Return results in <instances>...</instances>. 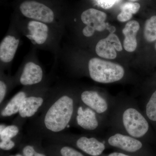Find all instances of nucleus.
<instances>
[{"mask_svg": "<svg viewBox=\"0 0 156 156\" xmlns=\"http://www.w3.org/2000/svg\"><path fill=\"white\" fill-rule=\"evenodd\" d=\"M73 112V101L67 95L60 97L48 110L44 124L48 130L59 132L64 130L69 124Z\"/></svg>", "mask_w": 156, "mask_h": 156, "instance_id": "f257e3e1", "label": "nucleus"}, {"mask_svg": "<svg viewBox=\"0 0 156 156\" xmlns=\"http://www.w3.org/2000/svg\"><path fill=\"white\" fill-rule=\"evenodd\" d=\"M89 75L93 80L109 83L121 80L125 74L122 66L96 57L90 58L88 62Z\"/></svg>", "mask_w": 156, "mask_h": 156, "instance_id": "f03ea898", "label": "nucleus"}, {"mask_svg": "<svg viewBox=\"0 0 156 156\" xmlns=\"http://www.w3.org/2000/svg\"><path fill=\"white\" fill-rule=\"evenodd\" d=\"M23 16L32 20H37L55 26L54 12L48 6L37 1L27 0L23 2L19 7Z\"/></svg>", "mask_w": 156, "mask_h": 156, "instance_id": "7ed1b4c3", "label": "nucleus"}, {"mask_svg": "<svg viewBox=\"0 0 156 156\" xmlns=\"http://www.w3.org/2000/svg\"><path fill=\"white\" fill-rule=\"evenodd\" d=\"M23 27L24 35L34 45L46 46L53 39V26L30 19L27 23H24Z\"/></svg>", "mask_w": 156, "mask_h": 156, "instance_id": "20e7f679", "label": "nucleus"}, {"mask_svg": "<svg viewBox=\"0 0 156 156\" xmlns=\"http://www.w3.org/2000/svg\"><path fill=\"white\" fill-rule=\"evenodd\" d=\"M123 122L128 134L134 137H141L145 135L148 130L147 121L135 109L128 108L124 112Z\"/></svg>", "mask_w": 156, "mask_h": 156, "instance_id": "39448f33", "label": "nucleus"}, {"mask_svg": "<svg viewBox=\"0 0 156 156\" xmlns=\"http://www.w3.org/2000/svg\"><path fill=\"white\" fill-rule=\"evenodd\" d=\"M122 50L119 37L114 34L111 33L104 39L100 40L95 46V53L99 57L107 59H114L117 56L116 50Z\"/></svg>", "mask_w": 156, "mask_h": 156, "instance_id": "423d86ee", "label": "nucleus"}, {"mask_svg": "<svg viewBox=\"0 0 156 156\" xmlns=\"http://www.w3.org/2000/svg\"><path fill=\"white\" fill-rule=\"evenodd\" d=\"M107 15L105 13L94 9H89L84 11L81 15V20L85 26L95 29V31L101 32L106 28L105 21Z\"/></svg>", "mask_w": 156, "mask_h": 156, "instance_id": "0eeeda50", "label": "nucleus"}, {"mask_svg": "<svg viewBox=\"0 0 156 156\" xmlns=\"http://www.w3.org/2000/svg\"><path fill=\"white\" fill-rule=\"evenodd\" d=\"M20 39L16 34H10L4 37L0 44V60L4 63L12 61L19 46Z\"/></svg>", "mask_w": 156, "mask_h": 156, "instance_id": "6e6552de", "label": "nucleus"}, {"mask_svg": "<svg viewBox=\"0 0 156 156\" xmlns=\"http://www.w3.org/2000/svg\"><path fill=\"white\" fill-rule=\"evenodd\" d=\"M43 77L41 67L36 62L29 61L24 65L20 78V82L23 86H31L40 83Z\"/></svg>", "mask_w": 156, "mask_h": 156, "instance_id": "1a4fd4ad", "label": "nucleus"}, {"mask_svg": "<svg viewBox=\"0 0 156 156\" xmlns=\"http://www.w3.org/2000/svg\"><path fill=\"white\" fill-rule=\"evenodd\" d=\"M108 141L111 145L130 152L139 150L142 146V143L137 140L120 134L111 136Z\"/></svg>", "mask_w": 156, "mask_h": 156, "instance_id": "9d476101", "label": "nucleus"}, {"mask_svg": "<svg viewBox=\"0 0 156 156\" xmlns=\"http://www.w3.org/2000/svg\"><path fill=\"white\" fill-rule=\"evenodd\" d=\"M140 24L136 20H131L126 23L122 33L125 35L124 48L128 52H134L137 47L136 34L139 30Z\"/></svg>", "mask_w": 156, "mask_h": 156, "instance_id": "9b49d317", "label": "nucleus"}, {"mask_svg": "<svg viewBox=\"0 0 156 156\" xmlns=\"http://www.w3.org/2000/svg\"><path fill=\"white\" fill-rule=\"evenodd\" d=\"M81 99L86 105L93 109L98 113H102L107 109V104L97 92L86 91L81 94Z\"/></svg>", "mask_w": 156, "mask_h": 156, "instance_id": "f8f14e48", "label": "nucleus"}, {"mask_svg": "<svg viewBox=\"0 0 156 156\" xmlns=\"http://www.w3.org/2000/svg\"><path fill=\"white\" fill-rule=\"evenodd\" d=\"M76 144L79 148L93 156L99 155L105 149L103 143L93 137L89 138L83 136L78 140Z\"/></svg>", "mask_w": 156, "mask_h": 156, "instance_id": "ddd939ff", "label": "nucleus"}, {"mask_svg": "<svg viewBox=\"0 0 156 156\" xmlns=\"http://www.w3.org/2000/svg\"><path fill=\"white\" fill-rule=\"evenodd\" d=\"M77 116L78 124L84 129L93 130L98 126L95 113L89 108L83 110L82 107L78 109Z\"/></svg>", "mask_w": 156, "mask_h": 156, "instance_id": "4468645a", "label": "nucleus"}, {"mask_svg": "<svg viewBox=\"0 0 156 156\" xmlns=\"http://www.w3.org/2000/svg\"><path fill=\"white\" fill-rule=\"evenodd\" d=\"M41 97H26L23 100L19 110V114L22 118L33 116L43 103Z\"/></svg>", "mask_w": 156, "mask_h": 156, "instance_id": "2eb2a0df", "label": "nucleus"}, {"mask_svg": "<svg viewBox=\"0 0 156 156\" xmlns=\"http://www.w3.org/2000/svg\"><path fill=\"white\" fill-rule=\"evenodd\" d=\"M26 97L24 92H20L17 93L9 101L2 112V116H10L19 111L23 100Z\"/></svg>", "mask_w": 156, "mask_h": 156, "instance_id": "dca6fc26", "label": "nucleus"}, {"mask_svg": "<svg viewBox=\"0 0 156 156\" xmlns=\"http://www.w3.org/2000/svg\"><path fill=\"white\" fill-rule=\"evenodd\" d=\"M140 8L138 3L126 2L121 7V12L117 16V19L120 22H124L130 20L133 14H136Z\"/></svg>", "mask_w": 156, "mask_h": 156, "instance_id": "f3484780", "label": "nucleus"}, {"mask_svg": "<svg viewBox=\"0 0 156 156\" xmlns=\"http://www.w3.org/2000/svg\"><path fill=\"white\" fill-rule=\"evenodd\" d=\"M144 37L147 41L156 40V16H153L146 21L144 31Z\"/></svg>", "mask_w": 156, "mask_h": 156, "instance_id": "a211bd4d", "label": "nucleus"}, {"mask_svg": "<svg viewBox=\"0 0 156 156\" xmlns=\"http://www.w3.org/2000/svg\"><path fill=\"white\" fill-rule=\"evenodd\" d=\"M146 113L150 119L156 121V91L152 95L146 107Z\"/></svg>", "mask_w": 156, "mask_h": 156, "instance_id": "6ab92c4d", "label": "nucleus"}, {"mask_svg": "<svg viewBox=\"0 0 156 156\" xmlns=\"http://www.w3.org/2000/svg\"><path fill=\"white\" fill-rule=\"evenodd\" d=\"M19 132V129L15 126H10L5 128L0 132L1 140H8L16 136Z\"/></svg>", "mask_w": 156, "mask_h": 156, "instance_id": "aec40b11", "label": "nucleus"}, {"mask_svg": "<svg viewBox=\"0 0 156 156\" xmlns=\"http://www.w3.org/2000/svg\"><path fill=\"white\" fill-rule=\"evenodd\" d=\"M60 152L62 156H84L80 153L68 147H62Z\"/></svg>", "mask_w": 156, "mask_h": 156, "instance_id": "412c9836", "label": "nucleus"}, {"mask_svg": "<svg viewBox=\"0 0 156 156\" xmlns=\"http://www.w3.org/2000/svg\"><path fill=\"white\" fill-rule=\"evenodd\" d=\"M119 0H96L98 5L104 9H108L112 8Z\"/></svg>", "mask_w": 156, "mask_h": 156, "instance_id": "4be33fe9", "label": "nucleus"}, {"mask_svg": "<svg viewBox=\"0 0 156 156\" xmlns=\"http://www.w3.org/2000/svg\"><path fill=\"white\" fill-rule=\"evenodd\" d=\"M23 154L25 156H46L43 154L36 152L33 147L31 146H27L23 148Z\"/></svg>", "mask_w": 156, "mask_h": 156, "instance_id": "5701e85b", "label": "nucleus"}, {"mask_svg": "<svg viewBox=\"0 0 156 156\" xmlns=\"http://www.w3.org/2000/svg\"><path fill=\"white\" fill-rule=\"evenodd\" d=\"M15 146L14 143L11 139L1 140L0 148L4 150L8 151L11 149Z\"/></svg>", "mask_w": 156, "mask_h": 156, "instance_id": "b1692460", "label": "nucleus"}, {"mask_svg": "<svg viewBox=\"0 0 156 156\" xmlns=\"http://www.w3.org/2000/svg\"><path fill=\"white\" fill-rule=\"evenodd\" d=\"M6 84L3 81H0V103L2 102L6 95Z\"/></svg>", "mask_w": 156, "mask_h": 156, "instance_id": "393cba45", "label": "nucleus"}, {"mask_svg": "<svg viewBox=\"0 0 156 156\" xmlns=\"http://www.w3.org/2000/svg\"><path fill=\"white\" fill-rule=\"evenodd\" d=\"M108 156H129L119 153H113L109 155Z\"/></svg>", "mask_w": 156, "mask_h": 156, "instance_id": "a878e982", "label": "nucleus"}, {"mask_svg": "<svg viewBox=\"0 0 156 156\" xmlns=\"http://www.w3.org/2000/svg\"><path fill=\"white\" fill-rule=\"evenodd\" d=\"M129 1H131L132 2H136V1H138V0H129Z\"/></svg>", "mask_w": 156, "mask_h": 156, "instance_id": "bb28decb", "label": "nucleus"}, {"mask_svg": "<svg viewBox=\"0 0 156 156\" xmlns=\"http://www.w3.org/2000/svg\"><path fill=\"white\" fill-rule=\"evenodd\" d=\"M22 156V155H21L20 154H17L15 156Z\"/></svg>", "mask_w": 156, "mask_h": 156, "instance_id": "cd10ccee", "label": "nucleus"}, {"mask_svg": "<svg viewBox=\"0 0 156 156\" xmlns=\"http://www.w3.org/2000/svg\"><path fill=\"white\" fill-rule=\"evenodd\" d=\"M155 49L156 50V43L155 44Z\"/></svg>", "mask_w": 156, "mask_h": 156, "instance_id": "c85d7f7f", "label": "nucleus"}, {"mask_svg": "<svg viewBox=\"0 0 156 156\" xmlns=\"http://www.w3.org/2000/svg\"><path fill=\"white\" fill-rule=\"evenodd\" d=\"M94 1H96V0H94Z\"/></svg>", "mask_w": 156, "mask_h": 156, "instance_id": "c756f323", "label": "nucleus"}]
</instances>
